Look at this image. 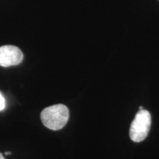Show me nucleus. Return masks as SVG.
<instances>
[{
	"label": "nucleus",
	"mask_w": 159,
	"mask_h": 159,
	"mask_svg": "<svg viewBox=\"0 0 159 159\" xmlns=\"http://www.w3.org/2000/svg\"><path fill=\"white\" fill-rule=\"evenodd\" d=\"M69 118V111L66 106L57 104L47 107L41 113V119L46 128L52 130L62 129Z\"/></svg>",
	"instance_id": "obj_1"
},
{
	"label": "nucleus",
	"mask_w": 159,
	"mask_h": 159,
	"mask_svg": "<svg viewBox=\"0 0 159 159\" xmlns=\"http://www.w3.org/2000/svg\"><path fill=\"white\" fill-rule=\"evenodd\" d=\"M151 125L150 114L146 110H139L131 123L130 137L134 142H142L148 136Z\"/></svg>",
	"instance_id": "obj_2"
},
{
	"label": "nucleus",
	"mask_w": 159,
	"mask_h": 159,
	"mask_svg": "<svg viewBox=\"0 0 159 159\" xmlns=\"http://www.w3.org/2000/svg\"><path fill=\"white\" fill-rule=\"evenodd\" d=\"M23 53L17 47L5 45L0 47V66H16L23 61Z\"/></svg>",
	"instance_id": "obj_3"
},
{
	"label": "nucleus",
	"mask_w": 159,
	"mask_h": 159,
	"mask_svg": "<svg viewBox=\"0 0 159 159\" xmlns=\"http://www.w3.org/2000/svg\"><path fill=\"white\" fill-rule=\"evenodd\" d=\"M5 99L2 96V94L0 92V111H2L5 108Z\"/></svg>",
	"instance_id": "obj_4"
},
{
	"label": "nucleus",
	"mask_w": 159,
	"mask_h": 159,
	"mask_svg": "<svg viewBox=\"0 0 159 159\" xmlns=\"http://www.w3.org/2000/svg\"><path fill=\"white\" fill-rule=\"evenodd\" d=\"M0 159H5V158H4V156H2V154L0 153Z\"/></svg>",
	"instance_id": "obj_5"
},
{
	"label": "nucleus",
	"mask_w": 159,
	"mask_h": 159,
	"mask_svg": "<svg viewBox=\"0 0 159 159\" xmlns=\"http://www.w3.org/2000/svg\"><path fill=\"white\" fill-rule=\"evenodd\" d=\"M5 154H6V155H9V154H11V152H5Z\"/></svg>",
	"instance_id": "obj_6"
},
{
	"label": "nucleus",
	"mask_w": 159,
	"mask_h": 159,
	"mask_svg": "<svg viewBox=\"0 0 159 159\" xmlns=\"http://www.w3.org/2000/svg\"><path fill=\"white\" fill-rule=\"evenodd\" d=\"M139 110H143V107H142V106L139 107Z\"/></svg>",
	"instance_id": "obj_7"
}]
</instances>
